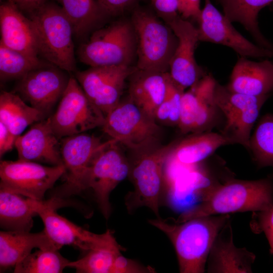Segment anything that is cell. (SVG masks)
Masks as SVG:
<instances>
[{
	"mask_svg": "<svg viewBox=\"0 0 273 273\" xmlns=\"http://www.w3.org/2000/svg\"><path fill=\"white\" fill-rule=\"evenodd\" d=\"M229 214L211 215L178 223L160 217L149 223L163 232L171 242L181 273H203L213 242L230 221Z\"/></svg>",
	"mask_w": 273,
	"mask_h": 273,
	"instance_id": "6da1fadb",
	"label": "cell"
},
{
	"mask_svg": "<svg viewBox=\"0 0 273 273\" xmlns=\"http://www.w3.org/2000/svg\"><path fill=\"white\" fill-rule=\"evenodd\" d=\"M195 206L184 211L175 222L199 217L264 210L273 206L270 178L255 180L230 179L208 192Z\"/></svg>",
	"mask_w": 273,
	"mask_h": 273,
	"instance_id": "7a4b0ae2",
	"label": "cell"
},
{
	"mask_svg": "<svg viewBox=\"0 0 273 273\" xmlns=\"http://www.w3.org/2000/svg\"><path fill=\"white\" fill-rule=\"evenodd\" d=\"M29 18L35 32L38 56L65 71L76 72L73 29L61 7L47 2Z\"/></svg>",
	"mask_w": 273,
	"mask_h": 273,
	"instance_id": "3957f363",
	"label": "cell"
},
{
	"mask_svg": "<svg viewBox=\"0 0 273 273\" xmlns=\"http://www.w3.org/2000/svg\"><path fill=\"white\" fill-rule=\"evenodd\" d=\"M130 21L136 36V68L168 72L178 43L172 29L159 16L139 7L132 10Z\"/></svg>",
	"mask_w": 273,
	"mask_h": 273,
	"instance_id": "277c9868",
	"label": "cell"
},
{
	"mask_svg": "<svg viewBox=\"0 0 273 273\" xmlns=\"http://www.w3.org/2000/svg\"><path fill=\"white\" fill-rule=\"evenodd\" d=\"M136 40L130 20H118L92 32L77 50L79 61L90 67L128 65L136 56Z\"/></svg>",
	"mask_w": 273,
	"mask_h": 273,
	"instance_id": "5b68a950",
	"label": "cell"
},
{
	"mask_svg": "<svg viewBox=\"0 0 273 273\" xmlns=\"http://www.w3.org/2000/svg\"><path fill=\"white\" fill-rule=\"evenodd\" d=\"M174 142L132 152L128 160V176L133 191L126 196L125 204L128 211L142 207L149 208L159 217V202L164 177V166Z\"/></svg>",
	"mask_w": 273,
	"mask_h": 273,
	"instance_id": "8992f818",
	"label": "cell"
},
{
	"mask_svg": "<svg viewBox=\"0 0 273 273\" xmlns=\"http://www.w3.org/2000/svg\"><path fill=\"white\" fill-rule=\"evenodd\" d=\"M102 127L111 139L122 144L132 152L159 145L160 126L129 98L120 101L106 116Z\"/></svg>",
	"mask_w": 273,
	"mask_h": 273,
	"instance_id": "52a82bcc",
	"label": "cell"
},
{
	"mask_svg": "<svg viewBox=\"0 0 273 273\" xmlns=\"http://www.w3.org/2000/svg\"><path fill=\"white\" fill-rule=\"evenodd\" d=\"M116 140L111 139L98 151L86 170L78 190H92L102 214L108 219L111 211L109 197L112 191L128 176V160Z\"/></svg>",
	"mask_w": 273,
	"mask_h": 273,
	"instance_id": "ba28073f",
	"label": "cell"
},
{
	"mask_svg": "<svg viewBox=\"0 0 273 273\" xmlns=\"http://www.w3.org/2000/svg\"><path fill=\"white\" fill-rule=\"evenodd\" d=\"M48 118L54 133L61 139L102 127L106 117L71 76L56 111Z\"/></svg>",
	"mask_w": 273,
	"mask_h": 273,
	"instance_id": "9c48e42d",
	"label": "cell"
},
{
	"mask_svg": "<svg viewBox=\"0 0 273 273\" xmlns=\"http://www.w3.org/2000/svg\"><path fill=\"white\" fill-rule=\"evenodd\" d=\"M270 95L253 96L234 92L216 82L214 100L225 118L221 134L232 144L249 148L251 130L260 109Z\"/></svg>",
	"mask_w": 273,
	"mask_h": 273,
	"instance_id": "30bf717a",
	"label": "cell"
},
{
	"mask_svg": "<svg viewBox=\"0 0 273 273\" xmlns=\"http://www.w3.org/2000/svg\"><path fill=\"white\" fill-rule=\"evenodd\" d=\"M65 172L63 165L46 166L20 159L2 161L0 189L41 201L46 192Z\"/></svg>",
	"mask_w": 273,
	"mask_h": 273,
	"instance_id": "8fae6325",
	"label": "cell"
},
{
	"mask_svg": "<svg viewBox=\"0 0 273 273\" xmlns=\"http://www.w3.org/2000/svg\"><path fill=\"white\" fill-rule=\"evenodd\" d=\"M64 203L61 198L54 197L38 201L36 210L43 223L44 231L58 247L71 245L88 251L117 242L109 230L102 234H95L59 215L56 210Z\"/></svg>",
	"mask_w": 273,
	"mask_h": 273,
	"instance_id": "7c38bea8",
	"label": "cell"
},
{
	"mask_svg": "<svg viewBox=\"0 0 273 273\" xmlns=\"http://www.w3.org/2000/svg\"><path fill=\"white\" fill-rule=\"evenodd\" d=\"M128 65L90 67L75 72V77L90 101L106 117L120 102L126 80L136 70Z\"/></svg>",
	"mask_w": 273,
	"mask_h": 273,
	"instance_id": "4fadbf2b",
	"label": "cell"
},
{
	"mask_svg": "<svg viewBox=\"0 0 273 273\" xmlns=\"http://www.w3.org/2000/svg\"><path fill=\"white\" fill-rule=\"evenodd\" d=\"M197 22L200 41L229 47L241 57L267 58L273 56V50L254 44L244 37L210 0L205 1Z\"/></svg>",
	"mask_w": 273,
	"mask_h": 273,
	"instance_id": "5bb4252c",
	"label": "cell"
},
{
	"mask_svg": "<svg viewBox=\"0 0 273 273\" xmlns=\"http://www.w3.org/2000/svg\"><path fill=\"white\" fill-rule=\"evenodd\" d=\"M63 71L52 64L34 69L18 79L15 93L48 118L67 86Z\"/></svg>",
	"mask_w": 273,
	"mask_h": 273,
	"instance_id": "9a60e30c",
	"label": "cell"
},
{
	"mask_svg": "<svg viewBox=\"0 0 273 273\" xmlns=\"http://www.w3.org/2000/svg\"><path fill=\"white\" fill-rule=\"evenodd\" d=\"M60 153L65 168V183L56 190L60 198L78 193L84 174L98 151L105 144L99 137L85 133L60 139Z\"/></svg>",
	"mask_w": 273,
	"mask_h": 273,
	"instance_id": "2e32d148",
	"label": "cell"
},
{
	"mask_svg": "<svg viewBox=\"0 0 273 273\" xmlns=\"http://www.w3.org/2000/svg\"><path fill=\"white\" fill-rule=\"evenodd\" d=\"M216 83L211 74H206L184 92L177 126L182 133L202 132L213 125L218 110L214 95Z\"/></svg>",
	"mask_w": 273,
	"mask_h": 273,
	"instance_id": "e0dca14e",
	"label": "cell"
},
{
	"mask_svg": "<svg viewBox=\"0 0 273 273\" xmlns=\"http://www.w3.org/2000/svg\"><path fill=\"white\" fill-rule=\"evenodd\" d=\"M165 22L178 40L170 63L169 73L172 79L185 90L205 75L195 58V50L200 41L198 30L188 20L179 15Z\"/></svg>",
	"mask_w": 273,
	"mask_h": 273,
	"instance_id": "ac0fdd59",
	"label": "cell"
},
{
	"mask_svg": "<svg viewBox=\"0 0 273 273\" xmlns=\"http://www.w3.org/2000/svg\"><path fill=\"white\" fill-rule=\"evenodd\" d=\"M232 144L221 133L206 131L194 133L174 142L167 158L164 171L167 177L175 178L197 166L219 147Z\"/></svg>",
	"mask_w": 273,
	"mask_h": 273,
	"instance_id": "d6986e66",
	"label": "cell"
},
{
	"mask_svg": "<svg viewBox=\"0 0 273 273\" xmlns=\"http://www.w3.org/2000/svg\"><path fill=\"white\" fill-rule=\"evenodd\" d=\"M59 140L48 118L35 122L25 133L16 139L15 147L18 159L52 166L63 165Z\"/></svg>",
	"mask_w": 273,
	"mask_h": 273,
	"instance_id": "ffe728a7",
	"label": "cell"
},
{
	"mask_svg": "<svg viewBox=\"0 0 273 273\" xmlns=\"http://www.w3.org/2000/svg\"><path fill=\"white\" fill-rule=\"evenodd\" d=\"M0 42L30 57L39 58L32 21L13 0H7L0 6Z\"/></svg>",
	"mask_w": 273,
	"mask_h": 273,
	"instance_id": "44dd1931",
	"label": "cell"
},
{
	"mask_svg": "<svg viewBox=\"0 0 273 273\" xmlns=\"http://www.w3.org/2000/svg\"><path fill=\"white\" fill-rule=\"evenodd\" d=\"M255 255L245 248L236 247L230 221L216 236L207 259V272L214 273L252 272Z\"/></svg>",
	"mask_w": 273,
	"mask_h": 273,
	"instance_id": "7402d4cb",
	"label": "cell"
},
{
	"mask_svg": "<svg viewBox=\"0 0 273 273\" xmlns=\"http://www.w3.org/2000/svg\"><path fill=\"white\" fill-rule=\"evenodd\" d=\"M226 87L245 95L261 96L273 92V62L254 61L241 57L234 66Z\"/></svg>",
	"mask_w": 273,
	"mask_h": 273,
	"instance_id": "603a6c76",
	"label": "cell"
},
{
	"mask_svg": "<svg viewBox=\"0 0 273 273\" xmlns=\"http://www.w3.org/2000/svg\"><path fill=\"white\" fill-rule=\"evenodd\" d=\"M169 77V72L147 71L136 68L129 77L128 98L148 116L155 119L156 111L165 98Z\"/></svg>",
	"mask_w": 273,
	"mask_h": 273,
	"instance_id": "cb8c5ba5",
	"label": "cell"
},
{
	"mask_svg": "<svg viewBox=\"0 0 273 273\" xmlns=\"http://www.w3.org/2000/svg\"><path fill=\"white\" fill-rule=\"evenodd\" d=\"M34 248L59 250L43 230L36 233L30 232H0L1 272L14 266L31 253Z\"/></svg>",
	"mask_w": 273,
	"mask_h": 273,
	"instance_id": "d4e9b609",
	"label": "cell"
},
{
	"mask_svg": "<svg viewBox=\"0 0 273 273\" xmlns=\"http://www.w3.org/2000/svg\"><path fill=\"white\" fill-rule=\"evenodd\" d=\"M0 189V225L6 231L30 232L38 201Z\"/></svg>",
	"mask_w": 273,
	"mask_h": 273,
	"instance_id": "484cf974",
	"label": "cell"
},
{
	"mask_svg": "<svg viewBox=\"0 0 273 273\" xmlns=\"http://www.w3.org/2000/svg\"><path fill=\"white\" fill-rule=\"evenodd\" d=\"M223 14L232 22L242 24L258 46L273 50L272 44L263 35L258 25V16L273 0H218Z\"/></svg>",
	"mask_w": 273,
	"mask_h": 273,
	"instance_id": "4316f807",
	"label": "cell"
},
{
	"mask_svg": "<svg viewBox=\"0 0 273 273\" xmlns=\"http://www.w3.org/2000/svg\"><path fill=\"white\" fill-rule=\"evenodd\" d=\"M47 118L41 112L26 104L17 93L3 91L0 95V121L15 135L30 125Z\"/></svg>",
	"mask_w": 273,
	"mask_h": 273,
	"instance_id": "83f0119b",
	"label": "cell"
},
{
	"mask_svg": "<svg viewBox=\"0 0 273 273\" xmlns=\"http://www.w3.org/2000/svg\"><path fill=\"white\" fill-rule=\"evenodd\" d=\"M70 20L74 36L82 38L108 17L97 0H57Z\"/></svg>",
	"mask_w": 273,
	"mask_h": 273,
	"instance_id": "f1b7e54d",
	"label": "cell"
},
{
	"mask_svg": "<svg viewBox=\"0 0 273 273\" xmlns=\"http://www.w3.org/2000/svg\"><path fill=\"white\" fill-rule=\"evenodd\" d=\"M51 64L12 49L0 42V77L3 81L19 79L31 71Z\"/></svg>",
	"mask_w": 273,
	"mask_h": 273,
	"instance_id": "f546056e",
	"label": "cell"
},
{
	"mask_svg": "<svg viewBox=\"0 0 273 273\" xmlns=\"http://www.w3.org/2000/svg\"><path fill=\"white\" fill-rule=\"evenodd\" d=\"M120 253L121 247L116 242L88 250L82 258L69 261L67 267L78 273H111L114 260Z\"/></svg>",
	"mask_w": 273,
	"mask_h": 273,
	"instance_id": "4dcf8cb0",
	"label": "cell"
},
{
	"mask_svg": "<svg viewBox=\"0 0 273 273\" xmlns=\"http://www.w3.org/2000/svg\"><path fill=\"white\" fill-rule=\"evenodd\" d=\"M59 250L39 249L31 253L15 266V273H60L69 261Z\"/></svg>",
	"mask_w": 273,
	"mask_h": 273,
	"instance_id": "1f68e13d",
	"label": "cell"
},
{
	"mask_svg": "<svg viewBox=\"0 0 273 273\" xmlns=\"http://www.w3.org/2000/svg\"><path fill=\"white\" fill-rule=\"evenodd\" d=\"M260 167L273 166V114H267L259 120L251 135L249 148Z\"/></svg>",
	"mask_w": 273,
	"mask_h": 273,
	"instance_id": "d6a6232c",
	"label": "cell"
},
{
	"mask_svg": "<svg viewBox=\"0 0 273 273\" xmlns=\"http://www.w3.org/2000/svg\"><path fill=\"white\" fill-rule=\"evenodd\" d=\"M250 226L254 233L263 232L265 235L270 247V253L273 254V206L264 210L253 212Z\"/></svg>",
	"mask_w": 273,
	"mask_h": 273,
	"instance_id": "836d02e7",
	"label": "cell"
},
{
	"mask_svg": "<svg viewBox=\"0 0 273 273\" xmlns=\"http://www.w3.org/2000/svg\"><path fill=\"white\" fill-rule=\"evenodd\" d=\"M185 89L176 84L170 75L168 81L165 99L170 110L168 125L178 126L181 111V98Z\"/></svg>",
	"mask_w": 273,
	"mask_h": 273,
	"instance_id": "e575fe53",
	"label": "cell"
},
{
	"mask_svg": "<svg viewBox=\"0 0 273 273\" xmlns=\"http://www.w3.org/2000/svg\"><path fill=\"white\" fill-rule=\"evenodd\" d=\"M154 271L152 268L144 266L120 253L114 260L111 273H144Z\"/></svg>",
	"mask_w": 273,
	"mask_h": 273,
	"instance_id": "d590c367",
	"label": "cell"
},
{
	"mask_svg": "<svg viewBox=\"0 0 273 273\" xmlns=\"http://www.w3.org/2000/svg\"><path fill=\"white\" fill-rule=\"evenodd\" d=\"M99 5L110 17L123 14L136 7L141 0H97Z\"/></svg>",
	"mask_w": 273,
	"mask_h": 273,
	"instance_id": "8d00e7d4",
	"label": "cell"
},
{
	"mask_svg": "<svg viewBox=\"0 0 273 273\" xmlns=\"http://www.w3.org/2000/svg\"><path fill=\"white\" fill-rule=\"evenodd\" d=\"M158 15L164 22L178 15L177 0H150Z\"/></svg>",
	"mask_w": 273,
	"mask_h": 273,
	"instance_id": "74e56055",
	"label": "cell"
},
{
	"mask_svg": "<svg viewBox=\"0 0 273 273\" xmlns=\"http://www.w3.org/2000/svg\"><path fill=\"white\" fill-rule=\"evenodd\" d=\"M201 0H177L178 13L183 19H193L197 21L202 9Z\"/></svg>",
	"mask_w": 273,
	"mask_h": 273,
	"instance_id": "f35d334b",
	"label": "cell"
},
{
	"mask_svg": "<svg viewBox=\"0 0 273 273\" xmlns=\"http://www.w3.org/2000/svg\"><path fill=\"white\" fill-rule=\"evenodd\" d=\"M17 136L12 133L2 122L0 121L1 157L15 147V142Z\"/></svg>",
	"mask_w": 273,
	"mask_h": 273,
	"instance_id": "ab89813d",
	"label": "cell"
},
{
	"mask_svg": "<svg viewBox=\"0 0 273 273\" xmlns=\"http://www.w3.org/2000/svg\"><path fill=\"white\" fill-rule=\"evenodd\" d=\"M18 8L28 15L33 13L44 5L48 0H13Z\"/></svg>",
	"mask_w": 273,
	"mask_h": 273,
	"instance_id": "60d3db41",
	"label": "cell"
}]
</instances>
